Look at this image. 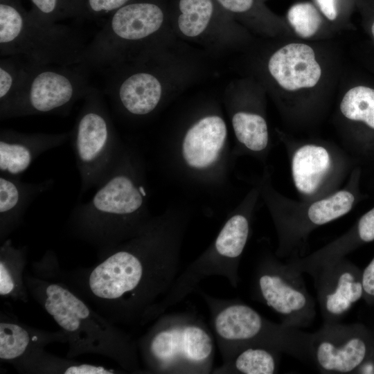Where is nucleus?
Returning a JSON list of instances; mask_svg holds the SVG:
<instances>
[{
    "label": "nucleus",
    "instance_id": "obj_9",
    "mask_svg": "<svg viewBox=\"0 0 374 374\" xmlns=\"http://www.w3.org/2000/svg\"><path fill=\"white\" fill-rule=\"evenodd\" d=\"M250 233V216L238 212L225 222L213 244L177 276L156 306L152 320L195 292L199 283L213 276L226 278L233 288L240 282L239 267Z\"/></svg>",
    "mask_w": 374,
    "mask_h": 374
},
{
    "label": "nucleus",
    "instance_id": "obj_29",
    "mask_svg": "<svg viewBox=\"0 0 374 374\" xmlns=\"http://www.w3.org/2000/svg\"><path fill=\"white\" fill-rule=\"evenodd\" d=\"M31 11L53 22L86 18V0H30Z\"/></svg>",
    "mask_w": 374,
    "mask_h": 374
},
{
    "label": "nucleus",
    "instance_id": "obj_28",
    "mask_svg": "<svg viewBox=\"0 0 374 374\" xmlns=\"http://www.w3.org/2000/svg\"><path fill=\"white\" fill-rule=\"evenodd\" d=\"M178 26L188 37L201 34L207 27L213 12L211 0H180Z\"/></svg>",
    "mask_w": 374,
    "mask_h": 374
},
{
    "label": "nucleus",
    "instance_id": "obj_3",
    "mask_svg": "<svg viewBox=\"0 0 374 374\" xmlns=\"http://www.w3.org/2000/svg\"><path fill=\"white\" fill-rule=\"evenodd\" d=\"M141 176L136 159L124 148L91 199L70 213L69 234L93 247L98 257L137 235L150 220Z\"/></svg>",
    "mask_w": 374,
    "mask_h": 374
},
{
    "label": "nucleus",
    "instance_id": "obj_20",
    "mask_svg": "<svg viewBox=\"0 0 374 374\" xmlns=\"http://www.w3.org/2000/svg\"><path fill=\"white\" fill-rule=\"evenodd\" d=\"M127 113L145 116L152 112L159 105L162 87L152 73L138 71L130 74L114 88L107 91Z\"/></svg>",
    "mask_w": 374,
    "mask_h": 374
},
{
    "label": "nucleus",
    "instance_id": "obj_36",
    "mask_svg": "<svg viewBox=\"0 0 374 374\" xmlns=\"http://www.w3.org/2000/svg\"><path fill=\"white\" fill-rule=\"evenodd\" d=\"M0 2L21 3L20 0H0Z\"/></svg>",
    "mask_w": 374,
    "mask_h": 374
},
{
    "label": "nucleus",
    "instance_id": "obj_37",
    "mask_svg": "<svg viewBox=\"0 0 374 374\" xmlns=\"http://www.w3.org/2000/svg\"><path fill=\"white\" fill-rule=\"evenodd\" d=\"M371 35H372L373 37L374 38V21H373V23L371 25Z\"/></svg>",
    "mask_w": 374,
    "mask_h": 374
},
{
    "label": "nucleus",
    "instance_id": "obj_33",
    "mask_svg": "<svg viewBox=\"0 0 374 374\" xmlns=\"http://www.w3.org/2000/svg\"><path fill=\"white\" fill-rule=\"evenodd\" d=\"M363 243L374 240V207L364 214L356 224Z\"/></svg>",
    "mask_w": 374,
    "mask_h": 374
},
{
    "label": "nucleus",
    "instance_id": "obj_6",
    "mask_svg": "<svg viewBox=\"0 0 374 374\" xmlns=\"http://www.w3.org/2000/svg\"><path fill=\"white\" fill-rule=\"evenodd\" d=\"M136 341L143 373L208 374L215 338L196 312L163 313Z\"/></svg>",
    "mask_w": 374,
    "mask_h": 374
},
{
    "label": "nucleus",
    "instance_id": "obj_18",
    "mask_svg": "<svg viewBox=\"0 0 374 374\" xmlns=\"http://www.w3.org/2000/svg\"><path fill=\"white\" fill-rule=\"evenodd\" d=\"M227 130L218 116H208L195 123L186 133L181 155L187 166L197 170H206L217 161L226 141Z\"/></svg>",
    "mask_w": 374,
    "mask_h": 374
},
{
    "label": "nucleus",
    "instance_id": "obj_8",
    "mask_svg": "<svg viewBox=\"0 0 374 374\" xmlns=\"http://www.w3.org/2000/svg\"><path fill=\"white\" fill-rule=\"evenodd\" d=\"M83 99L70 136L80 178V195L102 184L124 150L100 93L91 88Z\"/></svg>",
    "mask_w": 374,
    "mask_h": 374
},
{
    "label": "nucleus",
    "instance_id": "obj_11",
    "mask_svg": "<svg viewBox=\"0 0 374 374\" xmlns=\"http://www.w3.org/2000/svg\"><path fill=\"white\" fill-rule=\"evenodd\" d=\"M269 205L278 235L279 258L305 256L308 240L317 228L337 220L353 207L355 196L348 188L312 201L297 202L273 192Z\"/></svg>",
    "mask_w": 374,
    "mask_h": 374
},
{
    "label": "nucleus",
    "instance_id": "obj_22",
    "mask_svg": "<svg viewBox=\"0 0 374 374\" xmlns=\"http://www.w3.org/2000/svg\"><path fill=\"white\" fill-rule=\"evenodd\" d=\"M27 265V249L15 247L8 238L0 246V296L15 301L27 303L29 292L24 274Z\"/></svg>",
    "mask_w": 374,
    "mask_h": 374
},
{
    "label": "nucleus",
    "instance_id": "obj_23",
    "mask_svg": "<svg viewBox=\"0 0 374 374\" xmlns=\"http://www.w3.org/2000/svg\"><path fill=\"white\" fill-rule=\"evenodd\" d=\"M12 366L19 373L33 374H116L123 373L103 366L79 362L60 357L41 349L16 362Z\"/></svg>",
    "mask_w": 374,
    "mask_h": 374
},
{
    "label": "nucleus",
    "instance_id": "obj_21",
    "mask_svg": "<svg viewBox=\"0 0 374 374\" xmlns=\"http://www.w3.org/2000/svg\"><path fill=\"white\" fill-rule=\"evenodd\" d=\"M334 104L337 133L359 123L374 130V88L359 84L345 89L339 84Z\"/></svg>",
    "mask_w": 374,
    "mask_h": 374
},
{
    "label": "nucleus",
    "instance_id": "obj_7",
    "mask_svg": "<svg viewBox=\"0 0 374 374\" xmlns=\"http://www.w3.org/2000/svg\"><path fill=\"white\" fill-rule=\"evenodd\" d=\"M87 43L76 30L46 20L21 3L0 2L1 57L19 56L35 64H81Z\"/></svg>",
    "mask_w": 374,
    "mask_h": 374
},
{
    "label": "nucleus",
    "instance_id": "obj_30",
    "mask_svg": "<svg viewBox=\"0 0 374 374\" xmlns=\"http://www.w3.org/2000/svg\"><path fill=\"white\" fill-rule=\"evenodd\" d=\"M132 1L133 0H86V18L109 16Z\"/></svg>",
    "mask_w": 374,
    "mask_h": 374
},
{
    "label": "nucleus",
    "instance_id": "obj_32",
    "mask_svg": "<svg viewBox=\"0 0 374 374\" xmlns=\"http://www.w3.org/2000/svg\"><path fill=\"white\" fill-rule=\"evenodd\" d=\"M362 281L364 301L370 305H374V258L362 270Z\"/></svg>",
    "mask_w": 374,
    "mask_h": 374
},
{
    "label": "nucleus",
    "instance_id": "obj_2",
    "mask_svg": "<svg viewBox=\"0 0 374 374\" xmlns=\"http://www.w3.org/2000/svg\"><path fill=\"white\" fill-rule=\"evenodd\" d=\"M330 42L285 36L269 57L267 69L286 126L293 132L315 129L333 106L343 62Z\"/></svg>",
    "mask_w": 374,
    "mask_h": 374
},
{
    "label": "nucleus",
    "instance_id": "obj_31",
    "mask_svg": "<svg viewBox=\"0 0 374 374\" xmlns=\"http://www.w3.org/2000/svg\"><path fill=\"white\" fill-rule=\"evenodd\" d=\"M315 6L330 25H335L337 32L342 31L340 25L339 0H314Z\"/></svg>",
    "mask_w": 374,
    "mask_h": 374
},
{
    "label": "nucleus",
    "instance_id": "obj_26",
    "mask_svg": "<svg viewBox=\"0 0 374 374\" xmlns=\"http://www.w3.org/2000/svg\"><path fill=\"white\" fill-rule=\"evenodd\" d=\"M232 125L238 141L249 151L260 153L269 143L268 125L259 113L239 111L232 118Z\"/></svg>",
    "mask_w": 374,
    "mask_h": 374
},
{
    "label": "nucleus",
    "instance_id": "obj_10",
    "mask_svg": "<svg viewBox=\"0 0 374 374\" xmlns=\"http://www.w3.org/2000/svg\"><path fill=\"white\" fill-rule=\"evenodd\" d=\"M87 68L82 64L59 66L30 62L17 93L0 112L1 120L68 112L91 88Z\"/></svg>",
    "mask_w": 374,
    "mask_h": 374
},
{
    "label": "nucleus",
    "instance_id": "obj_16",
    "mask_svg": "<svg viewBox=\"0 0 374 374\" xmlns=\"http://www.w3.org/2000/svg\"><path fill=\"white\" fill-rule=\"evenodd\" d=\"M70 132L24 133L12 129L0 131V174L21 177L42 154L64 144Z\"/></svg>",
    "mask_w": 374,
    "mask_h": 374
},
{
    "label": "nucleus",
    "instance_id": "obj_13",
    "mask_svg": "<svg viewBox=\"0 0 374 374\" xmlns=\"http://www.w3.org/2000/svg\"><path fill=\"white\" fill-rule=\"evenodd\" d=\"M294 187L302 201L324 197L340 189L348 167L343 147L316 138L282 135Z\"/></svg>",
    "mask_w": 374,
    "mask_h": 374
},
{
    "label": "nucleus",
    "instance_id": "obj_19",
    "mask_svg": "<svg viewBox=\"0 0 374 374\" xmlns=\"http://www.w3.org/2000/svg\"><path fill=\"white\" fill-rule=\"evenodd\" d=\"M54 182L53 178L24 182L19 177L0 174V242L21 226L30 204Z\"/></svg>",
    "mask_w": 374,
    "mask_h": 374
},
{
    "label": "nucleus",
    "instance_id": "obj_1",
    "mask_svg": "<svg viewBox=\"0 0 374 374\" xmlns=\"http://www.w3.org/2000/svg\"><path fill=\"white\" fill-rule=\"evenodd\" d=\"M184 227V220H150L92 266L63 270L49 249L31 269L64 283L112 322L142 326L177 276Z\"/></svg>",
    "mask_w": 374,
    "mask_h": 374
},
{
    "label": "nucleus",
    "instance_id": "obj_15",
    "mask_svg": "<svg viewBox=\"0 0 374 374\" xmlns=\"http://www.w3.org/2000/svg\"><path fill=\"white\" fill-rule=\"evenodd\" d=\"M361 270L341 258L320 269L313 276L324 324L341 323L355 303L362 299Z\"/></svg>",
    "mask_w": 374,
    "mask_h": 374
},
{
    "label": "nucleus",
    "instance_id": "obj_5",
    "mask_svg": "<svg viewBox=\"0 0 374 374\" xmlns=\"http://www.w3.org/2000/svg\"><path fill=\"white\" fill-rule=\"evenodd\" d=\"M195 292L204 299L208 308L222 364L230 362L241 350L253 346L269 348L312 363V333L273 322L238 299L213 296L199 287Z\"/></svg>",
    "mask_w": 374,
    "mask_h": 374
},
{
    "label": "nucleus",
    "instance_id": "obj_25",
    "mask_svg": "<svg viewBox=\"0 0 374 374\" xmlns=\"http://www.w3.org/2000/svg\"><path fill=\"white\" fill-rule=\"evenodd\" d=\"M280 353L260 346L239 351L233 359L213 369V373L273 374L278 372Z\"/></svg>",
    "mask_w": 374,
    "mask_h": 374
},
{
    "label": "nucleus",
    "instance_id": "obj_34",
    "mask_svg": "<svg viewBox=\"0 0 374 374\" xmlns=\"http://www.w3.org/2000/svg\"><path fill=\"white\" fill-rule=\"evenodd\" d=\"M226 10L234 13H245L254 6V0H217Z\"/></svg>",
    "mask_w": 374,
    "mask_h": 374
},
{
    "label": "nucleus",
    "instance_id": "obj_14",
    "mask_svg": "<svg viewBox=\"0 0 374 374\" xmlns=\"http://www.w3.org/2000/svg\"><path fill=\"white\" fill-rule=\"evenodd\" d=\"M311 348L320 373H355L374 351V335L360 323H323L312 333Z\"/></svg>",
    "mask_w": 374,
    "mask_h": 374
},
{
    "label": "nucleus",
    "instance_id": "obj_17",
    "mask_svg": "<svg viewBox=\"0 0 374 374\" xmlns=\"http://www.w3.org/2000/svg\"><path fill=\"white\" fill-rule=\"evenodd\" d=\"M61 329L50 331L28 326L16 317L0 311V360L12 366L53 343L66 344Z\"/></svg>",
    "mask_w": 374,
    "mask_h": 374
},
{
    "label": "nucleus",
    "instance_id": "obj_35",
    "mask_svg": "<svg viewBox=\"0 0 374 374\" xmlns=\"http://www.w3.org/2000/svg\"><path fill=\"white\" fill-rule=\"evenodd\" d=\"M355 373H374V351L368 357Z\"/></svg>",
    "mask_w": 374,
    "mask_h": 374
},
{
    "label": "nucleus",
    "instance_id": "obj_4",
    "mask_svg": "<svg viewBox=\"0 0 374 374\" xmlns=\"http://www.w3.org/2000/svg\"><path fill=\"white\" fill-rule=\"evenodd\" d=\"M24 279L29 295L66 335V357L101 355L125 372L143 373L136 341L118 325L60 280L31 270H26Z\"/></svg>",
    "mask_w": 374,
    "mask_h": 374
},
{
    "label": "nucleus",
    "instance_id": "obj_27",
    "mask_svg": "<svg viewBox=\"0 0 374 374\" xmlns=\"http://www.w3.org/2000/svg\"><path fill=\"white\" fill-rule=\"evenodd\" d=\"M30 62L19 56L1 57L0 112L17 93L28 70Z\"/></svg>",
    "mask_w": 374,
    "mask_h": 374
},
{
    "label": "nucleus",
    "instance_id": "obj_24",
    "mask_svg": "<svg viewBox=\"0 0 374 374\" xmlns=\"http://www.w3.org/2000/svg\"><path fill=\"white\" fill-rule=\"evenodd\" d=\"M286 22L294 35L303 40H328L336 33L327 26L329 23L317 7L310 2L291 6L287 13Z\"/></svg>",
    "mask_w": 374,
    "mask_h": 374
},
{
    "label": "nucleus",
    "instance_id": "obj_12",
    "mask_svg": "<svg viewBox=\"0 0 374 374\" xmlns=\"http://www.w3.org/2000/svg\"><path fill=\"white\" fill-rule=\"evenodd\" d=\"M276 254L267 253L258 260L253 274L251 295L274 311L283 325L308 328L316 317L315 303L303 273Z\"/></svg>",
    "mask_w": 374,
    "mask_h": 374
}]
</instances>
